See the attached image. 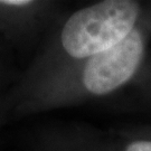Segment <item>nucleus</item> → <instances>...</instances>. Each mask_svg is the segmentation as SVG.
<instances>
[{
  "label": "nucleus",
  "mask_w": 151,
  "mask_h": 151,
  "mask_svg": "<svg viewBox=\"0 0 151 151\" xmlns=\"http://www.w3.org/2000/svg\"><path fill=\"white\" fill-rule=\"evenodd\" d=\"M140 5L132 0H104L72 12L60 24L8 100L70 65L119 44L137 26Z\"/></svg>",
  "instance_id": "obj_1"
},
{
  "label": "nucleus",
  "mask_w": 151,
  "mask_h": 151,
  "mask_svg": "<svg viewBox=\"0 0 151 151\" xmlns=\"http://www.w3.org/2000/svg\"><path fill=\"white\" fill-rule=\"evenodd\" d=\"M143 55V35L135 27L115 46L70 65L5 104L17 115H28L64 108L83 96L106 95L134 76Z\"/></svg>",
  "instance_id": "obj_2"
},
{
  "label": "nucleus",
  "mask_w": 151,
  "mask_h": 151,
  "mask_svg": "<svg viewBox=\"0 0 151 151\" xmlns=\"http://www.w3.org/2000/svg\"><path fill=\"white\" fill-rule=\"evenodd\" d=\"M55 7L52 1L0 0V32L9 37L36 32L53 17Z\"/></svg>",
  "instance_id": "obj_3"
},
{
  "label": "nucleus",
  "mask_w": 151,
  "mask_h": 151,
  "mask_svg": "<svg viewBox=\"0 0 151 151\" xmlns=\"http://www.w3.org/2000/svg\"><path fill=\"white\" fill-rule=\"evenodd\" d=\"M123 151H151V141L135 140L127 145Z\"/></svg>",
  "instance_id": "obj_4"
}]
</instances>
